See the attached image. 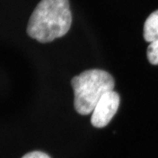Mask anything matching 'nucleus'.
Returning <instances> with one entry per match:
<instances>
[{
	"mask_svg": "<svg viewBox=\"0 0 158 158\" xmlns=\"http://www.w3.org/2000/svg\"><path fill=\"white\" fill-rule=\"evenodd\" d=\"M72 13L69 0H41L28 23V35L41 43H48L69 32Z\"/></svg>",
	"mask_w": 158,
	"mask_h": 158,
	"instance_id": "nucleus-1",
	"label": "nucleus"
},
{
	"mask_svg": "<svg viewBox=\"0 0 158 158\" xmlns=\"http://www.w3.org/2000/svg\"><path fill=\"white\" fill-rule=\"evenodd\" d=\"M71 85L75 110L79 114L86 115L93 112L106 93L113 90L115 82L109 73L100 69H90L74 77Z\"/></svg>",
	"mask_w": 158,
	"mask_h": 158,
	"instance_id": "nucleus-2",
	"label": "nucleus"
},
{
	"mask_svg": "<svg viewBox=\"0 0 158 158\" xmlns=\"http://www.w3.org/2000/svg\"><path fill=\"white\" fill-rule=\"evenodd\" d=\"M120 103V97L115 91L106 93L93 111L91 117L92 125L96 128L107 126L114 117Z\"/></svg>",
	"mask_w": 158,
	"mask_h": 158,
	"instance_id": "nucleus-3",
	"label": "nucleus"
},
{
	"mask_svg": "<svg viewBox=\"0 0 158 158\" xmlns=\"http://www.w3.org/2000/svg\"><path fill=\"white\" fill-rule=\"evenodd\" d=\"M144 38L148 42L158 39V10L148 17L144 25Z\"/></svg>",
	"mask_w": 158,
	"mask_h": 158,
	"instance_id": "nucleus-4",
	"label": "nucleus"
},
{
	"mask_svg": "<svg viewBox=\"0 0 158 158\" xmlns=\"http://www.w3.org/2000/svg\"><path fill=\"white\" fill-rule=\"evenodd\" d=\"M147 57L152 65H158V39L149 44L147 49Z\"/></svg>",
	"mask_w": 158,
	"mask_h": 158,
	"instance_id": "nucleus-5",
	"label": "nucleus"
},
{
	"mask_svg": "<svg viewBox=\"0 0 158 158\" xmlns=\"http://www.w3.org/2000/svg\"><path fill=\"white\" fill-rule=\"evenodd\" d=\"M22 158H51L48 154L42 152H32L24 155Z\"/></svg>",
	"mask_w": 158,
	"mask_h": 158,
	"instance_id": "nucleus-6",
	"label": "nucleus"
}]
</instances>
